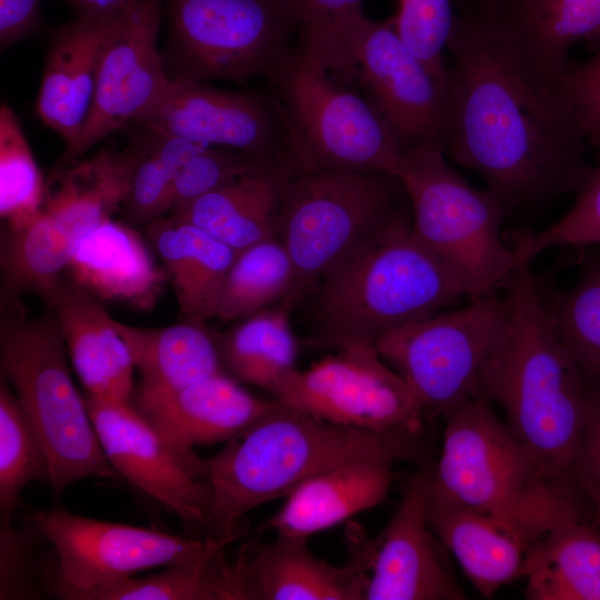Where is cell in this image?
Listing matches in <instances>:
<instances>
[{
    "label": "cell",
    "mask_w": 600,
    "mask_h": 600,
    "mask_svg": "<svg viewBox=\"0 0 600 600\" xmlns=\"http://www.w3.org/2000/svg\"><path fill=\"white\" fill-rule=\"evenodd\" d=\"M536 79L557 87L573 46L600 36V0H483L466 3Z\"/></svg>",
    "instance_id": "cell-20"
},
{
    "label": "cell",
    "mask_w": 600,
    "mask_h": 600,
    "mask_svg": "<svg viewBox=\"0 0 600 600\" xmlns=\"http://www.w3.org/2000/svg\"><path fill=\"white\" fill-rule=\"evenodd\" d=\"M394 462L388 457H367L324 470L287 496L282 508L258 530L309 538L336 527L386 499Z\"/></svg>",
    "instance_id": "cell-27"
},
{
    "label": "cell",
    "mask_w": 600,
    "mask_h": 600,
    "mask_svg": "<svg viewBox=\"0 0 600 600\" xmlns=\"http://www.w3.org/2000/svg\"><path fill=\"white\" fill-rule=\"evenodd\" d=\"M569 211L540 232H523L514 244L516 269L553 247L600 246V161L590 167Z\"/></svg>",
    "instance_id": "cell-39"
},
{
    "label": "cell",
    "mask_w": 600,
    "mask_h": 600,
    "mask_svg": "<svg viewBox=\"0 0 600 600\" xmlns=\"http://www.w3.org/2000/svg\"><path fill=\"white\" fill-rule=\"evenodd\" d=\"M26 520L52 546L53 552L40 561L39 577L44 591L58 599L140 570L224 549L246 533L187 538L63 509L31 510Z\"/></svg>",
    "instance_id": "cell-13"
},
{
    "label": "cell",
    "mask_w": 600,
    "mask_h": 600,
    "mask_svg": "<svg viewBox=\"0 0 600 600\" xmlns=\"http://www.w3.org/2000/svg\"><path fill=\"white\" fill-rule=\"evenodd\" d=\"M298 171L293 160L243 174L172 211L228 244L242 249L276 237V218L283 190Z\"/></svg>",
    "instance_id": "cell-28"
},
{
    "label": "cell",
    "mask_w": 600,
    "mask_h": 600,
    "mask_svg": "<svg viewBox=\"0 0 600 600\" xmlns=\"http://www.w3.org/2000/svg\"><path fill=\"white\" fill-rule=\"evenodd\" d=\"M274 399L336 424L417 437L424 413L406 380L371 343L337 349L296 371Z\"/></svg>",
    "instance_id": "cell-15"
},
{
    "label": "cell",
    "mask_w": 600,
    "mask_h": 600,
    "mask_svg": "<svg viewBox=\"0 0 600 600\" xmlns=\"http://www.w3.org/2000/svg\"><path fill=\"white\" fill-rule=\"evenodd\" d=\"M106 457L121 480L192 528H210L207 460L163 439L132 407L84 393Z\"/></svg>",
    "instance_id": "cell-17"
},
{
    "label": "cell",
    "mask_w": 600,
    "mask_h": 600,
    "mask_svg": "<svg viewBox=\"0 0 600 600\" xmlns=\"http://www.w3.org/2000/svg\"><path fill=\"white\" fill-rule=\"evenodd\" d=\"M393 329L373 346L409 384L426 418H446L478 394L480 370L506 324L496 291Z\"/></svg>",
    "instance_id": "cell-11"
},
{
    "label": "cell",
    "mask_w": 600,
    "mask_h": 600,
    "mask_svg": "<svg viewBox=\"0 0 600 600\" xmlns=\"http://www.w3.org/2000/svg\"><path fill=\"white\" fill-rule=\"evenodd\" d=\"M46 300L53 308L68 357L86 393L131 403L136 390L133 359L100 300L63 280Z\"/></svg>",
    "instance_id": "cell-24"
},
{
    "label": "cell",
    "mask_w": 600,
    "mask_h": 600,
    "mask_svg": "<svg viewBox=\"0 0 600 600\" xmlns=\"http://www.w3.org/2000/svg\"><path fill=\"white\" fill-rule=\"evenodd\" d=\"M67 357L54 317L4 311L0 321L2 378L42 440L54 496L89 478L121 481L104 454L84 397L72 381Z\"/></svg>",
    "instance_id": "cell-6"
},
{
    "label": "cell",
    "mask_w": 600,
    "mask_h": 600,
    "mask_svg": "<svg viewBox=\"0 0 600 600\" xmlns=\"http://www.w3.org/2000/svg\"><path fill=\"white\" fill-rule=\"evenodd\" d=\"M130 173L127 148L103 149L60 167L47 183L37 217L23 230L2 236L6 310L19 309V298L27 292L44 299L53 292L86 236L122 208Z\"/></svg>",
    "instance_id": "cell-8"
},
{
    "label": "cell",
    "mask_w": 600,
    "mask_h": 600,
    "mask_svg": "<svg viewBox=\"0 0 600 600\" xmlns=\"http://www.w3.org/2000/svg\"><path fill=\"white\" fill-rule=\"evenodd\" d=\"M67 271L72 283L98 300L140 311L154 308L169 281L142 237L112 217L86 236Z\"/></svg>",
    "instance_id": "cell-26"
},
{
    "label": "cell",
    "mask_w": 600,
    "mask_h": 600,
    "mask_svg": "<svg viewBox=\"0 0 600 600\" xmlns=\"http://www.w3.org/2000/svg\"><path fill=\"white\" fill-rule=\"evenodd\" d=\"M41 0H0V47L7 49L31 36L41 19Z\"/></svg>",
    "instance_id": "cell-46"
},
{
    "label": "cell",
    "mask_w": 600,
    "mask_h": 600,
    "mask_svg": "<svg viewBox=\"0 0 600 600\" xmlns=\"http://www.w3.org/2000/svg\"><path fill=\"white\" fill-rule=\"evenodd\" d=\"M141 381L137 390L178 389L222 372L218 337L204 322L187 320L162 328H141L114 320Z\"/></svg>",
    "instance_id": "cell-30"
},
{
    "label": "cell",
    "mask_w": 600,
    "mask_h": 600,
    "mask_svg": "<svg viewBox=\"0 0 600 600\" xmlns=\"http://www.w3.org/2000/svg\"><path fill=\"white\" fill-rule=\"evenodd\" d=\"M296 283L293 262L277 237L251 244L237 256L227 274L217 317L243 319L286 300Z\"/></svg>",
    "instance_id": "cell-34"
},
{
    "label": "cell",
    "mask_w": 600,
    "mask_h": 600,
    "mask_svg": "<svg viewBox=\"0 0 600 600\" xmlns=\"http://www.w3.org/2000/svg\"><path fill=\"white\" fill-rule=\"evenodd\" d=\"M431 471L423 466L409 479L396 511L376 538L351 534V550L367 573L364 600L467 598L429 523Z\"/></svg>",
    "instance_id": "cell-18"
},
{
    "label": "cell",
    "mask_w": 600,
    "mask_h": 600,
    "mask_svg": "<svg viewBox=\"0 0 600 600\" xmlns=\"http://www.w3.org/2000/svg\"><path fill=\"white\" fill-rule=\"evenodd\" d=\"M501 288L506 324L480 370L478 393L503 411L546 478L576 487L572 469L588 386L553 329L529 264L517 268Z\"/></svg>",
    "instance_id": "cell-2"
},
{
    "label": "cell",
    "mask_w": 600,
    "mask_h": 600,
    "mask_svg": "<svg viewBox=\"0 0 600 600\" xmlns=\"http://www.w3.org/2000/svg\"><path fill=\"white\" fill-rule=\"evenodd\" d=\"M483 0H471V2L469 4L471 6H477L479 3H481Z\"/></svg>",
    "instance_id": "cell-48"
},
{
    "label": "cell",
    "mask_w": 600,
    "mask_h": 600,
    "mask_svg": "<svg viewBox=\"0 0 600 600\" xmlns=\"http://www.w3.org/2000/svg\"><path fill=\"white\" fill-rule=\"evenodd\" d=\"M162 0H129L116 18L97 79L89 117L60 167L114 131L133 123L162 97L171 78L158 41Z\"/></svg>",
    "instance_id": "cell-16"
},
{
    "label": "cell",
    "mask_w": 600,
    "mask_h": 600,
    "mask_svg": "<svg viewBox=\"0 0 600 600\" xmlns=\"http://www.w3.org/2000/svg\"><path fill=\"white\" fill-rule=\"evenodd\" d=\"M430 497L549 533L584 520V497L544 477L529 450L479 393L446 418Z\"/></svg>",
    "instance_id": "cell-5"
},
{
    "label": "cell",
    "mask_w": 600,
    "mask_h": 600,
    "mask_svg": "<svg viewBox=\"0 0 600 600\" xmlns=\"http://www.w3.org/2000/svg\"><path fill=\"white\" fill-rule=\"evenodd\" d=\"M72 6L80 17L102 19L116 18L129 0H63Z\"/></svg>",
    "instance_id": "cell-47"
},
{
    "label": "cell",
    "mask_w": 600,
    "mask_h": 600,
    "mask_svg": "<svg viewBox=\"0 0 600 600\" xmlns=\"http://www.w3.org/2000/svg\"><path fill=\"white\" fill-rule=\"evenodd\" d=\"M146 229L173 287L181 313L187 320L199 322L216 318L237 251L170 214L152 221Z\"/></svg>",
    "instance_id": "cell-29"
},
{
    "label": "cell",
    "mask_w": 600,
    "mask_h": 600,
    "mask_svg": "<svg viewBox=\"0 0 600 600\" xmlns=\"http://www.w3.org/2000/svg\"><path fill=\"white\" fill-rule=\"evenodd\" d=\"M224 371L188 386L163 391L134 390V410L173 446L227 442L257 420L271 404Z\"/></svg>",
    "instance_id": "cell-22"
},
{
    "label": "cell",
    "mask_w": 600,
    "mask_h": 600,
    "mask_svg": "<svg viewBox=\"0 0 600 600\" xmlns=\"http://www.w3.org/2000/svg\"><path fill=\"white\" fill-rule=\"evenodd\" d=\"M363 0H276L282 12L298 27L299 34L313 37L327 32L336 19L362 9Z\"/></svg>",
    "instance_id": "cell-45"
},
{
    "label": "cell",
    "mask_w": 600,
    "mask_h": 600,
    "mask_svg": "<svg viewBox=\"0 0 600 600\" xmlns=\"http://www.w3.org/2000/svg\"><path fill=\"white\" fill-rule=\"evenodd\" d=\"M293 302L256 312L218 337L223 371L238 382L276 396L297 371L298 342L290 323Z\"/></svg>",
    "instance_id": "cell-32"
},
{
    "label": "cell",
    "mask_w": 600,
    "mask_h": 600,
    "mask_svg": "<svg viewBox=\"0 0 600 600\" xmlns=\"http://www.w3.org/2000/svg\"><path fill=\"white\" fill-rule=\"evenodd\" d=\"M139 130L140 136L128 146L131 173L121 209L128 220L147 226L170 213L174 177L201 143Z\"/></svg>",
    "instance_id": "cell-35"
},
{
    "label": "cell",
    "mask_w": 600,
    "mask_h": 600,
    "mask_svg": "<svg viewBox=\"0 0 600 600\" xmlns=\"http://www.w3.org/2000/svg\"><path fill=\"white\" fill-rule=\"evenodd\" d=\"M278 162L282 161H267L238 150L201 144L174 177L170 213L243 174Z\"/></svg>",
    "instance_id": "cell-41"
},
{
    "label": "cell",
    "mask_w": 600,
    "mask_h": 600,
    "mask_svg": "<svg viewBox=\"0 0 600 600\" xmlns=\"http://www.w3.org/2000/svg\"><path fill=\"white\" fill-rule=\"evenodd\" d=\"M472 289L416 236L397 210L368 240L319 282L317 316L322 342L341 348L440 311Z\"/></svg>",
    "instance_id": "cell-4"
},
{
    "label": "cell",
    "mask_w": 600,
    "mask_h": 600,
    "mask_svg": "<svg viewBox=\"0 0 600 600\" xmlns=\"http://www.w3.org/2000/svg\"><path fill=\"white\" fill-rule=\"evenodd\" d=\"M391 18L404 44L447 88L448 67L443 59L457 13L453 0H396Z\"/></svg>",
    "instance_id": "cell-40"
},
{
    "label": "cell",
    "mask_w": 600,
    "mask_h": 600,
    "mask_svg": "<svg viewBox=\"0 0 600 600\" xmlns=\"http://www.w3.org/2000/svg\"><path fill=\"white\" fill-rule=\"evenodd\" d=\"M308 538L277 534L241 547L227 561L232 600H364L367 573L350 551L343 566L317 558Z\"/></svg>",
    "instance_id": "cell-21"
},
{
    "label": "cell",
    "mask_w": 600,
    "mask_h": 600,
    "mask_svg": "<svg viewBox=\"0 0 600 600\" xmlns=\"http://www.w3.org/2000/svg\"><path fill=\"white\" fill-rule=\"evenodd\" d=\"M447 50L446 157L507 207L574 193L590 168L588 143L557 87L528 72L464 2Z\"/></svg>",
    "instance_id": "cell-1"
},
{
    "label": "cell",
    "mask_w": 600,
    "mask_h": 600,
    "mask_svg": "<svg viewBox=\"0 0 600 600\" xmlns=\"http://www.w3.org/2000/svg\"><path fill=\"white\" fill-rule=\"evenodd\" d=\"M223 549L168 564L158 573L124 576L83 591L64 594L66 600H229Z\"/></svg>",
    "instance_id": "cell-33"
},
{
    "label": "cell",
    "mask_w": 600,
    "mask_h": 600,
    "mask_svg": "<svg viewBox=\"0 0 600 600\" xmlns=\"http://www.w3.org/2000/svg\"><path fill=\"white\" fill-rule=\"evenodd\" d=\"M429 523L476 590L487 599L522 579L530 551L547 533L520 521L429 497Z\"/></svg>",
    "instance_id": "cell-23"
},
{
    "label": "cell",
    "mask_w": 600,
    "mask_h": 600,
    "mask_svg": "<svg viewBox=\"0 0 600 600\" xmlns=\"http://www.w3.org/2000/svg\"><path fill=\"white\" fill-rule=\"evenodd\" d=\"M593 526H596L598 529H600V519L592 522Z\"/></svg>",
    "instance_id": "cell-49"
},
{
    "label": "cell",
    "mask_w": 600,
    "mask_h": 600,
    "mask_svg": "<svg viewBox=\"0 0 600 600\" xmlns=\"http://www.w3.org/2000/svg\"><path fill=\"white\" fill-rule=\"evenodd\" d=\"M594 54L586 61L570 60L557 82L588 146L600 158V36L588 43Z\"/></svg>",
    "instance_id": "cell-43"
},
{
    "label": "cell",
    "mask_w": 600,
    "mask_h": 600,
    "mask_svg": "<svg viewBox=\"0 0 600 600\" xmlns=\"http://www.w3.org/2000/svg\"><path fill=\"white\" fill-rule=\"evenodd\" d=\"M41 536L28 522L14 527L0 521V599H40L46 591L39 578L40 560L37 559V540Z\"/></svg>",
    "instance_id": "cell-42"
},
{
    "label": "cell",
    "mask_w": 600,
    "mask_h": 600,
    "mask_svg": "<svg viewBox=\"0 0 600 600\" xmlns=\"http://www.w3.org/2000/svg\"><path fill=\"white\" fill-rule=\"evenodd\" d=\"M131 126L267 161L293 160L276 103L203 81L171 79L159 101Z\"/></svg>",
    "instance_id": "cell-19"
},
{
    "label": "cell",
    "mask_w": 600,
    "mask_h": 600,
    "mask_svg": "<svg viewBox=\"0 0 600 600\" xmlns=\"http://www.w3.org/2000/svg\"><path fill=\"white\" fill-rule=\"evenodd\" d=\"M324 62L361 84L403 152L439 140L446 87L404 44L392 19L368 18L362 9L331 26Z\"/></svg>",
    "instance_id": "cell-14"
},
{
    "label": "cell",
    "mask_w": 600,
    "mask_h": 600,
    "mask_svg": "<svg viewBox=\"0 0 600 600\" xmlns=\"http://www.w3.org/2000/svg\"><path fill=\"white\" fill-rule=\"evenodd\" d=\"M546 308L587 386L600 384V247L584 258L576 283Z\"/></svg>",
    "instance_id": "cell-36"
},
{
    "label": "cell",
    "mask_w": 600,
    "mask_h": 600,
    "mask_svg": "<svg viewBox=\"0 0 600 600\" xmlns=\"http://www.w3.org/2000/svg\"><path fill=\"white\" fill-rule=\"evenodd\" d=\"M399 178L382 172L297 171L276 218V237L288 251L293 302L368 240L398 210Z\"/></svg>",
    "instance_id": "cell-10"
},
{
    "label": "cell",
    "mask_w": 600,
    "mask_h": 600,
    "mask_svg": "<svg viewBox=\"0 0 600 600\" xmlns=\"http://www.w3.org/2000/svg\"><path fill=\"white\" fill-rule=\"evenodd\" d=\"M47 183L21 123L7 104L0 107V216L7 233L23 230L39 213Z\"/></svg>",
    "instance_id": "cell-38"
},
{
    "label": "cell",
    "mask_w": 600,
    "mask_h": 600,
    "mask_svg": "<svg viewBox=\"0 0 600 600\" xmlns=\"http://www.w3.org/2000/svg\"><path fill=\"white\" fill-rule=\"evenodd\" d=\"M116 18L78 16L60 27L49 43L36 112L63 139L66 148L76 141L89 117Z\"/></svg>",
    "instance_id": "cell-25"
},
{
    "label": "cell",
    "mask_w": 600,
    "mask_h": 600,
    "mask_svg": "<svg viewBox=\"0 0 600 600\" xmlns=\"http://www.w3.org/2000/svg\"><path fill=\"white\" fill-rule=\"evenodd\" d=\"M33 481L49 483V462L42 440L18 397L0 382V521H10L23 489Z\"/></svg>",
    "instance_id": "cell-37"
},
{
    "label": "cell",
    "mask_w": 600,
    "mask_h": 600,
    "mask_svg": "<svg viewBox=\"0 0 600 600\" xmlns=\"http://www.w3.org/2000/svg\"><path fill=\"white\" fill-rule=\"evenodd\" d=\"M299 41L268 79L298 171L382 172L399 177L403 150L366 96L334 77Z\"/></svg>",
    "instance_id": "cell-7"
},
{
    "label": "cell",
    "mask_w": 600,
    "mask_h": 600,
    "mask_svg": "<svg viewBox=\"0 0 600 600\" xmlns=\"http://www.w3.org/2000/svg\"><path fill=\"white\" fill-rule=\"evenodd\" d=\"M572 480L600 519V384L588 387V410L576 453Z\"/></svg>",
    "instance_id": "cell-44"
},
{
    "label": "cell",
    "mask_w": 600,
    "mask_h": 600,
    "mask_svg": "<svg viewBox=\"0 0 600 600\" xmlns=\"http://www.w3.org/2000/svg\"><path fill=\"white\" fill-rule=\"evenodd\" d=\"M412 209L417 238L479 296L497 291L516 270L501 238L506 203L471 186L447 161L438 139L403 152L398 177Z\"/></svg>",
    "instance_id": "cell-9"
},
{
    "label": "cell",
    "mask_w": 600,
    "mask_h": 600,
    "mask_svg": "<svg viewBox=\"0 0 600 600\" xmlns=\"http://www.w3.org/2000/svg\"><path fill=\"white\" fill-rule=\"evenodd\" d=\"M171 79H269L296 46L298 27L276 0H162Z\"/></svg>",
    "instance_id": "cell-12"
},
{
    "label": "cell",
    "mask_w": 600,
    "mask_h": 600,
    "mask_svg": "<svg viewBox=\"0 0 600 600\" xmlns=\"http://www.w3.org/2000/svg\"><path fill=\"white\" fill-rule=\"evenodd\" d=\"M529 600H600V529L563 523L530 551L523 578Z\"/></svg>",
    "instance_id": "cell-31"
},
{
    "label": "cell",
    "mask_w": 600,
    "mask_h": 600,
    "mask_svg": "<svg viewBox=\"0 0 600 600\" xmlns=\"http://www.w3.org/2000/svg\"><path fill=\"white\" fill-rule=\"evenodd\" d=\"M414 436L336 424L273 399L244 430L207 459L211 536L242 531L240 519L287 497L311 477L367 457L416 459Z\"/></svg>",
    "instance_id": "cell-3"
}]
</instances>
